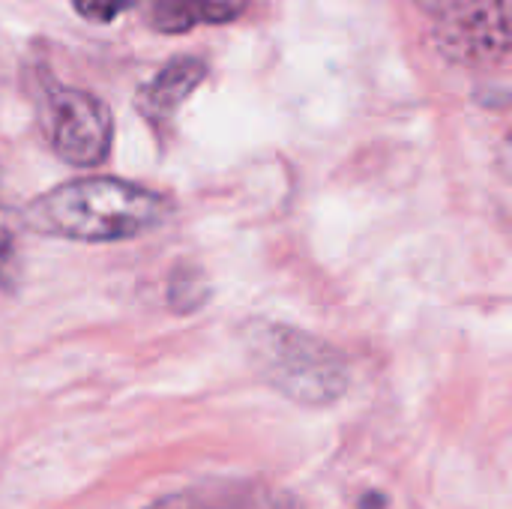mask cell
I'll use <instances>...</instances> for the list:
<instances>
[{
    "instance_id": "4",
    "label": "cell",
    "mask_w": 512,
    "mask_h": 509,
    "mask_svg": "<svg viewBox=\"0 0 512 509\" xmlns=\"http://www.w3.org/2000/svg\"><path fill=\"white\" fill-rule=\"evenodd\" d=\"M432 18L435 45L447 60L465 66H495L510 51L507 0H453Z\"/></svg>"
},
{
    "instance_id": "6",
    "label": "cell",
    "mask_w": 512,
    "mask_h": 509,
    "mask_svg": "<svg viewBox=\"0 0 512 509\" xmlns=\"http://www.w3.org/2000/svg\"><path fill=\"white\" fill-rule=\"evenodd\" d=\"M249 0H150V24L159 33H189L201 24H228L246 12Z\"/></svg>"
},
{
    "instance_id": "2",
    "label": "cell",
    "mask_w": 512,
    "mask_h": 509,
    "mask_svg": "<svg viewBox=\"0 0 512 509\" xmlns=\"http://www.w3.org/2000/svg\"><path fill=\"white\" fill-rule=\"evenodd\" d=\"M246 342L261 378L285 399L306 408H324L345 396V357L324 339L288 324H255L246 333Z\"/></svg>"
},
{
    "instance_id": "10",
    "label": "cell",
    "mask_w": 512,
    "mask_h": 509,
    "mask_svg": "<svg viewBox=\"0 0 512 509\" xmlns=\"http://www.w3.org/2000/svg\"><path fill=\"white\" fill-rule=\"evenodd\" d=\"M75 12L93 24H108L114 18H120L129 6H135V0H72Z\"/></svg>"
},
{
    "instance_id": "1",
    "label": "cell",
    "mask_w": 512,
    "mask_h": 509,
    "mask_svg": "<svg viewBox=\"0 0 512 509\" xmlns=\"http://www.w3.org/2000/svg\"><path fill=\"white\" fill-rule=\"evenodd\" d=\"M168 213L171 204L153 189L117 177H81L39 195L27 204L24 219L48 237L114 243L159 228Z\"/></svg>"
},
{
    "instance_id": "3",
    "label": "cell",
    "mask_w": 512,
    "mask_h": 509,
    "mask_svg": "<svg viewBox=\"0 0 512 509\" xmlns=\"http://www.w3.org/2000/svg\"><path fill=\"white\" fill-rule=\"evenodd\" d=\"M45 132L51 150L75 165L96 168L111 150L114 120L102 99L75 87H51L45 99Z\"/></svg>"
},
{
    "instance_id": "7",
    "label": "cell",
    "mask_w": 512,
    "mask_h": 509,
    "mask_svg": "<svg viewBox=\"0 0 512 509\" xmlns=\"http://www.w3.org/2000/svg\"><path fill=\"white\" fill-rule=\"evenodd\" d=\"M252 507V486L234 480H210L195 483L189 489L171 492L147 509H249Z\"/></svg>"
},
{
    "instance_id": "5",
    "label": "cell",
    "mask_w": 512,
    "mask_h": 509,
    "mask_svg": "<svg viewBox=\"0 0 512 509\" xmlns=\"http://www.w3.org/2000/svg\"><path fill=\"white\" fill-rule=\"evenodd\" d=\"M204 75H207V66L198 57H174V60H168L141 87V93H138V111L147 120H153V123L168 120L195 93V87L204 81Z\"/></svg>"
},
{
    "instance_id": "9",
    "label": "cell",
    "mask_w": 512,
    "mask_h": 509,
    "mask_svg": "<svg viewBox=\"0 0 512 509\" xmlns=\"http://www.w3.org/2000/svg\"><path fill=\"white\" fill-rule=\"evenodd\" d=\"M21 279V252L15 234L0 225V288L12 291Z\"/></svg>"
},
{
    "instance_id": "8",
    "label": "cell",
    "mask_w": 512,
    "mask_h": 509,
    "mask_svg": "<svg viewBox=\"0 0 512 509\" xmlns=\"http://www.w3.org/2000/svg\"><path fill=\"white\" fill-rule=\"evenodd\" d=\"M210 300V282L207 273L195 264H180L174 267L168 279V306L177 315H192Z\"/></svg>"
},
{
    "instance_id": "12",
    "label": "cell",
    "mask_w": 512,
    "mask_h": 509,
    "mask_svg": "<svg viewBox=\"0 0 512 509\" xmlns=\"http://www.w3.org/2000/svg\"><path fill=\"white\" fill-rule=\"evenodd\" d=\"M417 3H420V6H423L426 12H432V15H435V12H441V9H444L447 3H453V0H417Z\"/></svg>"
},
{
    "instance_id": "11",
    "label": "cell",
    "mask_w": 512,
    "mask_h": 509,
    "mask_svg": "<svg viewBox=\"0 0 512 509\" xmlns=\"http://www.w3.org/2000/svg\"><path fill=\"white\" fill-rule=\"evenodd\" d=\"M360 509H387V498L381 492H369V495H363Z\"/></svg>"
}]
</instances>
